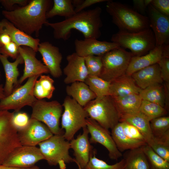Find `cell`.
I'll use <instances>...</instances> for the list:
<instances>
[{
    "mask_svg": "<svg viewBox=\"0 0 169 169\" xmlns=\"http://www.w3.org/2000/svg\"><path fill=\"white\" fill-rule=\"evenodd\" d=\"M162 57V46H156L144 55L140 56H133L125 74L131 75L141 69L158 64Z\"/></svg>",
    "mask_w": 169,
    "mask_h": 169,
    "instance_id": "603a6c76",
    "label": "cell"
},
{
    "mask_svg": "<svg viewBox=\"0 0 169 169\" xmlns=\"http://www.w3.org/2000/svg\"><path fill=\"white\" fill-rule=\"evenodd\" d=\"M75 53L84 57L90 55L102 56L107 52L118 48L120 45L113 42L100 41L95 38L75 39Z\"/></svg>",
    "mask_w": 169,
    "mask_h": 169,
    "instance_id": "2e32d148",
    "label": "cell"
},
{
    "mask_svg": "<svg viewBox=\"0 0 169 169\" xmlns=\"http://www.w3.org/2000/svg\"><path fill=\"white\" fill-rule=\"evenodd\" d=\"M150 27L154 34L156 46L169 44V17L159 12L150 4L147 9Z\"/></svg>",
    "mask_w": 169,
    "mask_h": 169,
    "instance_id": "9a60e30c",
    "label": "cell"
},
{
    "mask_svg": "<svg viewBox=\"0 0 169 169\" xmlns=\"http://www.w3.org/2000/svg\"><path fill=\"white\" fill-rule=\"evenodd\" d=\"M76 13L96 3L107 2L108 0H72Z\"/></svg>",
    "mask_w": 169,
    "mask_h": 169,
    "instance_id": "ee69618b",
    "label": "cell"
},
{
    "mask_svg": "<svg viewBox=\"0 0 169 169\" xmlns=\"http://www.w3.org/2000/svg\"><path fill=\"white\" fill-rule=\"evenodd\" d=\"M142 146L130 150L126 158L124 159V169H150Z\"/></svg>",
    "mask_w": 169,
    "mask_h": 169,
    "instance_id": "f546056e",
    "label": "cell"
},
{
    "mask_svg": "<svg viewBox=\"0 0 169 169\" xmlns=\"http://www.w3.org/2000/svg\"><path fill=\"white\" fill-rule=\"evenodd\" d=\"M19 52L23 59L25 67L23 75L18 80V87L27 78L49 73L47 67L37 59L36 52L32 49L26 46H20Z\"/></svg>",
    "mask_w": 169,
    "mask_h": 169,
    "instance_id": "e0dca14e",
    "label": "cell"
},
{
    "mask_svg": "<svg viewBox=\"0 0 169 169\" xmlns=\"http://www.w3.org/2000/svg\"><path fill=\"white\" fill-rule=\"evenodd\" d=\"M152 0H133L135 10L141 14L144 15L148 6L151 3Z\"/></svg>",
    "mask_w": 169,
    "mask_h": 169,
    "instance_id": "c3c4849f",
    "label": "cell"
},
{
    "mask_svg": "<svg viewBox=\"0 0 169 169\" xmlns=\"http://www.w3.org/2000/svg\"><path fill=\"white\" fill-rule=\"evenodd\" d=\"M38 80H37L33 89V94L37 100L44 98H52L55 90L54 81L49 76L41 75Z\"/></svg>",
    "mask_w": 169,
    "mask_h": 169,
    "instance_id": "4dcf8cb0",
    "label": "cell"
},
{
    "mask_svg": "<svg viewBox=\"0 0 169 169\" xmlns=\"http://www.w3.org/2000/svg\"><path fill=\"white\" fill-rule=\"evenodd\" d=\"M150 126L153 136L161 137L169 132V117L163 116L151 120Z\"/></svg>",
    "mask_w": 169,
    "mask_h": 169,
    "instance_id": "74e56055",
    "label": "cell"
},
{
    "mask_svg": "<svg viewBox=\"0 0 169 169\" xmlns=\"http://www.w3.org/2000/svg\"><path fill=\"white\" fill-rule=\"evenodd\" d=\"M120 122L128 123L136 128L144 137L148 145L152 141L154 137L151 132L150 121L139 111L121 115Z\"/></svg>",
    "mask_w": 169,
    "mask_h": 169,
    "instance_id": "484cf974",
    "label": "cell"
},
{
    "mask_svg": "<svg viewBox=\"0 0 169 169\" xmlns=\"http://www.w3.org/2000/svg\"><path fill=\"white\" fill-rule=\"evenodd\" d=\"M28 0H0V3L7 9V11H11L13 10V6L16 4L21 5L22 6L26 5L29 2Z\"/></svg>",
    "mask_w": 169,
    "mask_h": 169,
    "instance_id": "7dc6e473",
    "label": "cell"
},
{
    "mask_svg": "<svg viewBox=\"0 0 169 169\" xmlns=\"http://www.w3.org/2000/svg\"><path fill=\"white\" fill-rule=\"evenodd\" d=\"M111 130V136L120 151L135 149L147 144L144 141L133 139L127 136L124 132L121 122H119Z\"/></svg>",
    "mask_w": 169,
    "mask_h": 169,
    "instance_id": "83f0119b",
    "label": "cell"
},
{
    "mask_svg": "<svg viewBox=\"0 0 169 169\" xmlns=\"http://www.w3.org/2000/svg\"><path fill=\"white\" fill-rule=\"evenodd\" d=\"M111 40L124 49H130L135 56L146 54L156 47L154 36L150 28L134 33L119 31L112 35Z\"/></svg>",
    "mask_w": 169,
    "mask_h": 169,
    "instance_id": "5b68a950",
    "label": "cell"
},
{
    "mask_svg": "<svg viewBox=\"0 0 169 169\" xmlns=\"http://www.w3.org/2000/svg\"><path fill=\"white\" fill-rule=\"evenodd\" d=\"M101 8L99 6L83 10L61 21L54 23L48 22L46 26L53 29L54 37L57 39L65 41L70 37L71 30L81 32L85 39H97L101 35L100 28L103 23L101 19Z\"/></svg>",
    "mask_w": 169,
    "mask_h": 169,
    "instance_id": "6da1fadb",
    "label": "cell"
},
{
    "mask_svg": "<svg viewBox=\"0 0 169 169\" xmlns=\"http://www.w3.org/2000/svg\"><path fill=\"white\" fill-rule=\"evenodd\" d=\"M139 95L142 100L157 104L165 108V92L162 84H155L141 89Z\"/></svg>",
    "mask_w": 169,
    "mask_h": 169,
    "instance_id": "1f68e13d",
    "label": "cell"
},
{
    "mask_svg": "<svg viewBox=\"0 0 169 169\" xmlns=\"http://www.w3.org/2000/svg\"><path fill=\"white\" fill-rule=\"evenodd\" d=\"M18 134L21 145L29 146H36L53 135L45 124L31 118L28 125L18 131Z\"/></svg>",
    "mask_w": 169,
    "mask_h": 169,
    "instance_id": "5bb4252c",
    "label": "cell"
},
{
    "mask_svg": "<svg viewBox=\"0 0 169 169\" xmlns=\"http://www.w3.org/2000/svg\"><path fill=\"white\" fill-rule=\"evenodd\" d=\"M12 41L9 36L6 33H0V47L4 46Z\"/></svg>",
    "mask_w": 169,
    "mask_h": 169,
    "instance_id": "681fc988",
    "label": "cell"
},
{
    "mask_svg": "<svg viewBox=\"0 0 169 169\" xmlns=\"http://www.w3.org/2000/svg\"><path fill=\"white\" fill-rule=\"evenodd\" d=\"M3 33L8 34L12 41L19 46L29 47L38 52L39 39L34 38L18 28L6 18L0 21V33Z\"/></svg>",
    "mask_w": 169,
    "mask_h": 169,
    "instance_id": "44dd1931",
    "label": "cell"
},
{
    "mask_svg": "<svg viewBox=\"0 0 169 169\" xmlns=\"http://www.w3.org/2000/svg\"><path fill=\"white\" fill-rule=\"evenodd\" d=\"M14 114L0 110V165L3 164L14 150L22 146L18 131L12 123Z\"/></svg>",
    "mask_w": 169,
    "mask_h": 169,
    "instance_id": "30bf717a",
    "label": "cell"
},
{
    "mask_svg": "<svg viewBox=\"0 0 169 169\" xmlns=\"http://www.w3.org/2000/svg\"><path fill=\"white\" fill-rule=\"evenodd\" d=\"M44 158L39 148L22 146L16 148L3 165L21 168L32 167Z\"/></svg>",
    "mask_w": 169,
    "mask_h": 169,
    "instance_id": "4fadbf2b",
    "label": "cell"
},
{
    "mask_svg": "<svg viewBox=\"0 0 169 169\" xmlns=\"http://www.w3.org/2000/svg\"><path fill=\"white\" fill-rule=\"evenodd\" d=\"M95 151L90 157L89 161L84 169H124L125 161L123 159L116 163L109 165L96 157Z\"/></svg>",
    "mask_w": 169,
    "mask_h": 169,
    "instance_id": "f35d334b",
    "label": "cell"
},
{
    "mask_svg": "<svg viewBox=\"0 0 169 169\" xmlns=\"http://www.w3.org/2000/svg\"><path fill=\"white\" fill-rule=\"evenodd\" d=\"M147 158L150 169H169V162L156 154L147 144L142 146Z\"/></svg>",
    "mask_w": 169,
    "mask_h": 169,
    "instance_id": "8d00e7d4",
    "label": "cell"
},
{
    "mask_svg": "<svg viewBox=\"0 0 169 169\" xmlns=\"http://www.w3.org/2000/svg\"><path fill=\"white\" fill-rule=\"evenodd\" d=\"M133 54L119 47L101 56L103 67L100 77L111 82L125 74Z\"/></svg>",
    "mask_w": 169,
    "mask_h": 169,
    "instance_id": "ba28073f",
    "label": "cell"
},
{
    "mask_svg": "<svg viewBox=\"0 0 169 169\" xmlns=\"http://www.w3.org/2000/svg\"><path fill=\"white\" fill-rule=\"evenodd\" d=\"M38 51L42 55L44 64L52 76L55 78L60 77L62 74L60 64L63 56L58 47L45 41L40 43Z\"/></svg>",
    "mask_w": 169,
    "mask_h": 169,
    "instance_id": "d6986e66",
    "label": "cell"
},
{
    "mask_svg": "<svg viewBox=\"0 0 169 169\" xmlns=\"http://www.w3.org/2000/svg\"><path fill=\"white\" fill-rule=\"evenodd\" d=\"M139 111L150 121L156 118L165 116L167 113L166 109L157 104L142 100Z\"/></svg>",
    "mask_w": 169,
    "mask_h": 169,
    "instance_id": "e575fe53",
    "label": "cell"
},
{
    "mask_svg": "<svg viewBox=\"0 0 169 169\" xmlns=\"http://www.w3.org/2000/svg\"><path fill=\"white\" fill-rule=\"evenodd\" d=\"M106 10L111 16L112 22L118 27L119 31L134 33L150 28L147 16L141 14L125 4L108 0Z\"/></svg>",
    "mask_w": 169,
    "mask_h": 169,
    "instance_id": "3957f363",
    "label": "cell"
},
{
    "mask_svg": "<svg viewBox=\"0 0 169 169\" xmlns=\"http://www.w3.org/2000/svg\"><path fill=\"white\" fill-rule=\"evenodd\" d=\"M158 64L162 80L169 84V56H163Z\"/></svg>",
    "mask_w": 169,
    "mask_h": 169,
    "instance_id": "f6af8a7d",
    "label": "cell"
},
{
    "mask_svg": "<svg viewBox=\"0 0 169 169\" xmlns=\"http://www.w3.org/2000/svg\"><path fill=\"white\" fill-rule=\"evenodd\" d=\"M121 122L124 132L127 136L133 139L146 142L144 137L136 128L128 123Z\"/></svg>",
    "mask_w": 169,
    "mask_h": 169,
    "instance_id": "60d3db41",
    "label": "cell"
},
{
    "mask_svg": "<svg viewBox=\"0 0 169 169\" xmlns=\"http://www.w3.org/2000/svg\"><path fill=\"white\" fill-rule=\"evenodd\" d=\"M0 169H40L37 166H34L32 167L28 168H21L17 167L8 166L3 164L0 165Z\"/></svg>",
    "mask_w": 169,
    "mask_h": 169,
    "instance_id": "f907efd6",
    "label": "cell"
},
{
    "mask_svg": "<svg viewBox=\"0 0 169 169\" xmlns=\"http://www.w3.org/2000/svg\"><path fill=\"white\" fill-rule=\"evenodd\" d=\"M0 76H1V75H0Z\"/></svg>",
    "mask_w": 169,
    "mask_h": 169,
    "instance_id": "db71d44e",
    "label": "cell"
},
{
    "mask_svg": "<svg viewBox=\"0 0 169 169\" xmlns=\"http://www.w3.org/2000/svg\"><path fill=\"white\" fill-rule=\"evenodd\" d=\"M151 4L161 13L169 17V0H152Z\"/></svg>",
    "mask_w": 169,
    "mask_h": 169,
    "instance_id": "bcb514c9",
    "label": "cell"
},
{
    "mask_svg": "<svg viewBox=\"0 0 169 169\" xmlns=\"http://www.w3.org/2000/svg\"><path fill=\"white\" fill-rule=\"evenodd\" d=\"M66 60L67 64L63 69L66 76L64 83L68 84L77 81L84 82L88 74L84 57L75 52L68 55Z\"/></svg>",
    "mask_w": 169,
    "mask_h": 169,
    "instance_id": "ffe728a7",
    "label": "cell"
},
{
    "mask_svg": "<svg viewBox=\"0 0 169 169\" xmlns=\"http://www.w3.org/2000/svg\"><path fill=\"white\" fill-rule=\"evenodd\" d=\"M96 97L109 95L110 83L99 76H88L84 82Z\"/></svg>",
    "mask_w": 169,
    "mask_h": 169,
    "instance_id": "836d02e7",
    "label": "cell"
},
{
    "mask_svg": "<svg viewBox=\"0 0 169 169\" xmlns=\"http://www.w3.org/2000/svg\"><path fill=\"white\" fill-rule=\"evenodd\" d=\"M30 119L25 112H17L12 118V123L18 131L25 128L28 125Z\"/></svg>",
    "mask_w": 169,
    "mask_h": 169,
    "instance_id": "b9f144b4",
    "label": "cell"
},
{
    "mask_svg": "<svg viewBox=\"0 0 169 169\" xmlns=\"http://www.w3.org/2000/svg\"><path fill=\"white\" fill-rule=\"evenodd\" d=\"M0 60L3 66L5 75L6 81L4 90L5 95L7 96L18 87V78L19 75L18 68L20 64L24 63L23 59L19 54L15 61H9L8 58L0 54Z\"/></svg>",
    "mask_w": 169,
    "mask_h": 169,
    "instance_id": "7402d4cb",
    "label": "cell"
},
{
    "mask_svg": "<svg viewBox=\"0 0 169 169\" xmlns=\"http://www.w3.org/2000/svg\"><path fill=\"white\" fill-rule=\"evenodd\" d=\"M86 127L90 135V143H99L108 150L109 156L113 160H117L122 156L117 148L109 130H107L95 120L88 117Z\"/></svg>",
    "mask_w": 169,
    "mask_h": 169,
    "instance_id": "7c38bea8",
    "label": "cell"
},
{
    "mask_svg": "<svg viewBox=\"0 0 169 169\" xmlns=\"http://www.w3.org/2000/svg\"><path fill=\"white\" fill-rule=\"evenodd\" d=\"M84 58L88 76L99 77L103 67L101 56L90 55Z\"/></svg>",
    "mask_w": 169,
    "mask_h": 169,
    "instance_id": "ab89813d",
    "label": "cell"
},
{
    "mask_svg": "<svg viewBox=\"0 0 169 169\" xmlns=\"http://www.w3.org/2000/svg\"><path fill=\"white\" fill-rule=\"evenodd\" d=\"M31 107L32 111L30 118L44 123L53 135L64 134V131L59 126L63 112V107L59 102L37 99Z\"/></svg>",
    "mask_w": 169,
    "mask_h": 169,
    "instance_id": "9c48e42d",
    "label": "cell"
},
{
    "mask_svg": "<svg viewBox=\"0 0 169 169\" xmlns=\"http://www.w3.org/2000/svg\"><path fill=\"white\" fill-rule=\"evenodd\" d=\"M82 129V133L70 141V148L74 151V162L84 169L88 163L90 156L95 151L90 142L89 132L86 127Z\"/></svg>",
    "mask_w": 169,
    "mask_h": 169,
    "instance_id": "ac0fdd59",
    "label": "cell"
},
{
    "mask_svg": "<svg viewBox=\"0 0 169 169\" xmlns=\"http://www.w3.org/2000/svg\"><path fill=\"white\" fill-rule=\"evenodd\" d=\"M40 76L31 77L23 85L15 89L12 93L0 101V110H13L18 112L23 107L31 106L37 100L33 94L35 83Z\"/></svg>",
    "mask_w": 169,
    "mask_h": 169,
    "instance_id": "8fae6325",
    "label": "cell"
},
{
    "mask_svg": "<svg viewBox=\"0 0 169 169\" xmlns=\"http://www.w3.org/2000/svg\"><path fill=\"white\" fill-rule=\"evenodd\" d=\"M53 6L47 12V19L58 15L69 18L76 13L71 0H54Z\"/></svg>",
    "mask_w": 169,
    "mask_h": 169,
    "instance_id": "d6a6232c",
    "label": "cell"
},
{
    "mask_svg": "<svg viewBox=\"0 0 169 169\" xmlns=\"http://www.w3.org/2000/svg\"><path fill=\"white\" fill-rule=\"evenodd\" d=\"M113 98L120 115L139 111L142 101L139 94H137Z\"/></svg>",
    "mask_w": 169,
    "mask_h": 169,
    "instance_id": "f1b7e54d",
    "label": "cell"
},
{
    "mask_svg": "<svg viewBox=\"0 0 169 169\" xmlns=\"http://www.w3.org/2000/svg\"><path fill=\"white\" fill-rule=\"evenodd\" d=\"M89 117L109 130L119 122L120 115L112 97L107 95L96 97L84 107Z\"/></svg>",
    "mask_w": 169,
    "mask_h": 169,
    "instance_id": "277c9868",
    "label": "cell"
},
{
    "mask_svg": "<svg viewBox=\"0 0 169 169\" xmlns=\"http://www.w3.org/2000/svg\"><path fill=\"white\" fill-rule=\"evenodd\" d=\"M5 97L3 85L0 84V101Z\"/></svg>",
    "mask_w": 169,
    "mask_h": 169,
    "instance_id": "816d5d0a",
    "label": "cell"
},
{
    "mask_svg": "<svg viewBox=\"0 0 169 169\" xmlns=\"http://www.w3.org/2000/svg\"><path fill=\"white\" fill-rule=\"evenodd\" d=\"M137 86L141 89L163 82L158 64L141 69L131 75Z\"/></svg>",
    "mask_w": 169,
    "mask_h": 169,
    "instance_id": "cb8c5ba5",
    "label": "cell"
},
{
    "mask_svg": "<svg viewBox=\"0 0 169 169\" xmlns=\"http://www.w3.org/2000/svg\"><path fill=\"white\" fill-rule=\"evenodd\" d=\"M148 145L158 155L169 162V133L161 137H154Z\"/></svg>",
    "mask_w": 169,
    "mask_h": 169,
    "instance_id": "d590c367",
    "label": "cell"
},
{
    "mask_svg": "<svg viewBox=\"0 0 169 169\" xmlns=\"http://www.w3.org/2000/svg\"><path fill=\"white\" fill-rule=\"evenodd\" d=\"M66 92L69 96L84 107L96 96L84 82L77 81L67 85Z\"/></svg>",
    "mask_w": 169,
    "mask_h": 169,
    "instance_id": "4316f807",
    "label": "cell"
},
{
    "mask_svg": "<svg viewBox=\"0 0 169 169\" xmlns=\"http://www.w3.org/2000/svg\"><path fill=\"white\" fill-rule=\"evenodd\" d=\"M64 111L61 115V129L64 130L63 135L69 141L81 128L86 126L89 116L83 107L69 96H66L62 105Z\"/></svg>",
    "mask_w": 169,
    "mask_h": 169,
    "instance_id": "52a82bcc",
    "label": "cell"
},
{
    "mask_svg": "<svg viewBox=\"0 0 169 169\" xmlns=\"http://www.w3.org/2000/svg\"><path fill=\"white\" fill-rule=\"evenodd\" d=\"M78 166L79 169H82L79 166Z\"/></svg>",
    "mask_w": 169,
    "mask_h": 169,
    "instance_id": "f5cc1de1",
    "label": "cell"
},
{
    "mask_svg": "<svg viewBox=\"0 0 169 169\" xmlns=\"http://www.w3.org/2000/svg\"><path fill=\"white\" fill-rule=\"evenodd\" d=\"M64 134L53 135L38 144L44 160L50 166L58 165L60 169H65L66 164L74 162V159L69 154L70 142Z\"/></svg>",
    "mask_w": 169,
    "mask_h": 169,
    "instance_id": "8992f818",
    "label": "cell"
},
{
    "mask_svg": "<svg viewBox=\"0 0 169 169\" xmlns=\"http://www.w3.org/2000/svg\"><path fill=\"white\" fill-rule=\"evenodd\" d=\"M19 46L13 41L0 47V54L8 58L10 57L13 59L17 58L19 55Z\"/></svg>",
    "mask_w": 169,
    "mask_h": 169,
    "instance_id": "7bdbcfd3",
    "label": "cell"
},
{
    "mask_svg": "<svg viewBox=\"0 0 169 169\" xmlns=\"http://www.w3.org/2000/svg\"><path fill=\"white\" fill-rule=\"evenodd\" d=\"M50 0H31L26 5L11 11L3 10L2 13L17 28L31 36L37 37L43 25L47 22L46 15L50 9Z\"/></svg>",
    "mask_w": 169,
    "mask_h": 169,
    "instance_id": "7a4b0ae2",
    "label": "cell"
},
{
    "mask_svg": "<svg viewBox=\"0 0 169 169\" xmlns=\"http://www.w3.org/2000/svg\"><path fill=\"white\" fill-rule=\"evenodd\" d=\"M141 90L131 76L125 74L110 83L109 95L116 98L139 94Z\"/></svg>",
    "mask_w": 169,
    "mask_h": 169,
    "instance_id": "d4e9b609",
    "label": "cell"
}]
</instances>
